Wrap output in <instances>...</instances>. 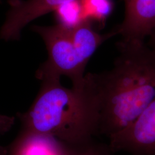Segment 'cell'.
<instances>
[{
    "instance_id": "cell-1",
    "label": "cell",
    "mask_w": 155,
    "mask_h": 155,
    "mask_svg": "<svg viewBox=\"0 0 155 155\" xmlns=\"http://www.w3.org/2000/svg\"><path fill=\"white\" fill-rule=\"evenodd\" d=\"M108 71L90 73L98 106V135L108 139L135 121L155 98V50L122 40Z\"/></svg>"
},
{
    "instance_id": "cell-8",
    "label": "cell",
    "mask_w": 155,
    "mask_h": 155,
    "mask_svg": "<svg viewBox=\"0 0 155 155\" xmlns=\"http://www.w3.org/2000/svg\"><path fill=\"white\" fill-rule=\"evenodd\" d=\"M55 11L58 24L68 29L74 28L84 19L79 0L63 4Z\"/></svg>"
},
{
    "instance_id": "cell-2",
    "label": "cell",
    "mask_w": 155,
    "mask_h": 155,
    "mask_svg": "<svg viewBox=\"0 0 155 155\" xmlns=\"http://www.w3.org/2000/svg\"><path fill=\"white\" fill-rule=\"evenodd\" d=\"M61 78L41 79V86L28 110L17 113L24 133L53 137L70 146L98 135V106L90 74L83 83L68 89Z\"/></svg>"
},
{
    "instance_id": "cell-3",
    "label": "cell",
    "mask_w": 155,
    "mask_h": 155,
    "mask_svg": "<svg viewBox=\"0 0 155 155\" xmlns=\"http://www.w3.org/2000/svg\"><path fill=\"white\" fill-rule=\"evenodd\" d=\"M32 30L38 33L46 45L48 58L36 73L40 81L47 77L70 78L72 86L83 83L87 63L83 60L72 41L70 29L59 24L54 26L34 25Z\"/></svg>"
},
{
    "instance_id": "cell-5",
    "label": "cell",
    "mask_w": 155,
    "mask_h": 155,
    "mask_svg": "<svg viewBox=\"0 0 155 155\" xmlns=\"http://www.w3.org/2000/svg\"><path fill=\"white\" fill-rule=\"evenodd\" d=\"M71 1L74 0H9L10 8L0 29V38L5 41L19 40L22 29L28 23Z\"/></svg>"
},
{
    "instance_id": "cell-4",
    "label": "cell",
    "mask_w": 155,
    "mask_h": 155,
    "mask_svg": "<svg viewBox=\"0 0 155 155\" xmlns=\"http://www.w3.org/2000/svg\"><path fill=\"white\" fill-rule=\"evenodd\" d=\"M108 139L114 153L155 155V98L135 121Z\"/></svg>"
},
{
    "instance_id": "cell-7",
    "label": "cell",
    "mask_w": 155,
    "mask_h": 155,
    "mask_svg": "<svg viewBox=\"0 0 155 155\" xmlns=\"http://www.w3.org/2000/svg\"><path fill=\"white\" fill-rule=\"evenodd\" d=\"M17 155H68V146L53 137L40 134L24 133L9 145Z\"/></svg>"
},
{
    "instance_id": "cell-10",
    "label": "cell",
    "mask_w": 155,
    "mask_h": 155,
    "mask_svg": "<svg viewBox=\"0 0 155 155\" xmlns=\"http://www.w3.org/2000/svg\"><path fill=\"white\" fill-rule=\"evenodd\" d=\"M68 146V155H113L114 153L108 144L95 142L93 139L83 144Z\"/></svg>"
},
{
    "instance_id": "cell-13",
    "label": "cell",
    "mask_w": 155,
    "mask_h": 155,
    "mask_svg": "<svg viewBox=\"0 0 155 155\" xmlns=\"http://www.w3.org/2000/svg\"><path fill=\"white\" fill-rule=\"evenodd\" d=\"M7 147L0 145V155H6Z\"/></svg>"
},
{
    "instance_id": "cell-9",
    "label": "cell",
    "mask_w": 155,
    "mask_h": 155,
    "mask_svg": "<svg viewBox=\"0 0 155 155\" xmlns=\"http://www.w3.org/2000/svg\"><path fill=\"white\" fill-rule=\"evenodd\" d=\"M84 18L101 19L110 12V0H79Z\"/></svg>"
},
{
    "instance_id": "cell-12",
    "label": "cell",
    "mask_w": 155,
    "mask_h": 155,
    "mask_svg": "<svg viewBox=\"0 0 155 155\" xmlns=\"http://www.w3.org/2000/svg\"><path fill=\"white\" fill-rule=\"evenodd\" d=\"M148 43L147 45L150 46V48L155 50V31L150 35L148 37Z\"/></svg>"
},
{
    "instance_id": "cell-11",
    "label": "cell",
    "mask_w": 155,
    "mask_h": 155,
    "mask_svg": "<svg viewBox=\"0 0 155 155\" xmlns=\"http://www.w3.org/2000/svg\"><path fill=\"white\" fill-rule=\"evenodd\" d=\"M16 117L0 114V136L8 133L15 123Z\"/></svg>"
},
{
    "instance_id": "cell-14",
    "label": "cell",
    "mask_w": 155,
    "mask_h": 155,
    "mask_svg": "<svg viewBox=\"0 0 155 155\" xmlns=\"http://www.w3.org/2000/svg\"><path fill=\"white\" fill-rule=\"evenodd\" d=\"M7 147V154H6V155H17L13 151H12V150L9 149L8 148V147Z\"/></svg>"
},
{
    "instance_id": "cell-6",
    "label": "cell",
    "mask_w": 155,
    "mask_h": 155,
    "mask_svg": "<svg viewBox=\"0 0 155 155\" xmlns=\"http://www.w3.org/2000/svg\"><path fill=\"white\" fill-rule=\"evenodd\" d=\"M124 17L117 25L122 40H145L155 31V0H124Z\"/></svg>"
},
{
    "instance_id": "cell-15",
    "label": "cell",
    "mask_w": 155,
    "mask_h": 155,
    "mask_svg": "<svg viewBox=\"0 0 155 155\" xmlns=\"http://www.w3.org/2000/svg\"><path fill=\"white\" fill-rule=\"evenodd\" d=\"M0 1H1V0H0Z\"/></svg>"
}]
</instances>
